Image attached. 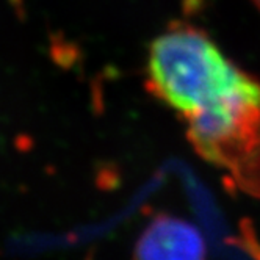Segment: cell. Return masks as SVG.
<instances>
[{"label": "cell", "instance_id": "1", "mask_svg": "<svg viewBox=\"0 0 260 260\" xmlns=\"http://www.w3.org/2000/svg\"><path fill=\"white\" fill-rule=\"evenodd\" d=\"M255 82L191 25L179 24L163 31L147 53V89L185 121L234 101Z\"/></svg>", "mask_w": 260, "mask_h": 260}, {"label": "cell", "instance_id": "2", "mask_svg": "<svg viewBox=\"0 0 260 260\" xmlns=\"http://www.w3.org/2000/svg\"><path fill=\"white\" fill-rule=\"evenodd\" d=\"M194 151L229 170L235 185L260 198V82L234 101L187 119Z\"/></svg>", "mask_w": 260, "mask_h": 260}, {"label": "cell", "instance_id": "3", "mask_svg": "<svg viewBox=\"0 0 260 260\" xmlns=\"http://www.w3.org/2000/svg\"><path fill=\"white\" fill-rule=\"evenodd\" d=\"M206 240L191 222L158 215L140 235L134 260H206Z\"/></svg>", "mask_w": 260, "mask_h": 260}, {"label": "cell", "instance_id": "4", "mask_svg": "<svg viewBox=\"0 0 260 260\" xmlns=\"http://www.w3.org/2000/svg\"><path fill=\"white\" fill-rule=\"evenodd\" d=\"M241 243L245 245V248L254 257V260H260V243L257 241L255 234L248 221L241 222Z\"/></svg>", "mask_w": 260, "mask_h": 260}, {"label": "cell", "instance_id": "5", "mask_svg": "<svg viewBox=\"0 0 260 260\" xmlns=\"http://www.w3.org/2000/svg\"><path fill=\"white\" fill-rule=\"evenodd\" d=\"M252 2H254V5L260 10V0H252Z\"/></svg>", "mask_w": 260, "mask_h": 260}]
</instances>
